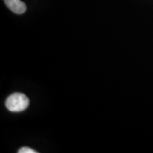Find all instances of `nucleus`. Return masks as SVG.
<instances>
[{"label":"nucleus","mask_w":153,"mask_h":153,"mask_svg":"<svg viewBox=\"0 0 153 153\" xmlns=\"http://www.w3.org/2000/svg\"><path fill=\"white\" fill-rule=\"evenodd\" d=\"M6 6L15 14L22 15L27 11V5L21 0H4Z\"/></svg>","instance_id":"f03ea898"},{"label":"nucleus","mask_w":153,"mask_h":153,"mask_svg":"<svg viewBox=\"0 0 153 153\" xmlns=\"http://www.w3.org/2000/svg\"><path fill=\"white\" fill-rule=\"evenodd\" d=\"M18 152L19 153H37V152L29 147H22L18 151Z\"/></svg>","instance_id":"7ed1b4c3"},{"label":"nucleus","mask_w":153,"mask_h":153,"mask_svg":"<svg viewBox=\"0 0 153 153\" xmlns=\"http://www.w3.org/2000/svg\"><path fill=\"white\" fill-rule=\"evenodd\" d=\"M7 109L13 112H19L26 110L29 105V99L22 93H15L6 100Z\"/></svg>","instance_id":"f257e3e1"}]
</instances>
